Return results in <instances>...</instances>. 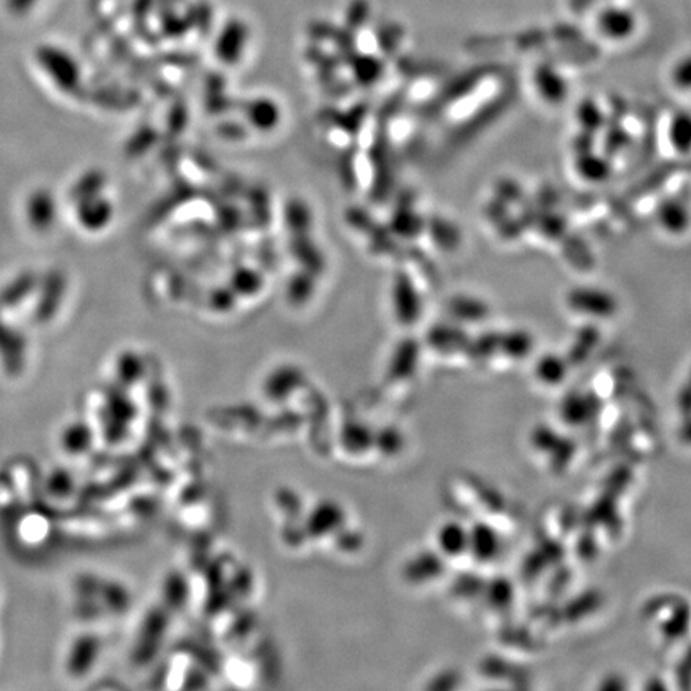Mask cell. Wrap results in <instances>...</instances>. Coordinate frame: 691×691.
Here are the masks:
<instances>
[{
	"label": "cell",
	"instance_id": "12",
	"mask_svg": "<svg viewBox=\"0 0 691 691\" xmlns=\"http://www.w3.org/2000/svg\"><path fill=\"white\" fill-rule=\"evenodd\" d=\"M669 143L680 156H688L691 152V114L677 112L672 116L668 128Z\"/></svg>",
	"mask_w": 691,
	"mask_h": 691
},
{
	"label": "cell",
	"instance_id": "27",
	"mask_svg": "<svg viewBox=\"0 0 691 691\" xmlns=\"http://www.w3.org/2000/svg\"><path fill=\"white\" fill-rule=\"evenodd\" d=\"M536 221L540 223L541 232L549 239H559V237L565 236V232H567V223H565L564 218L552 215V213Z\"/></svg>",
	"mask_w": 691,
	"mask_h": 691
},
{
	"label": "cell",
	"instance_id": "32",
	"mask_svg": "<svg viewBox=\"0 0 691 691\" xmlns=\"http://www.w3.org/2000/svg\"><path fill=\"white\" fill-rule=\"evenodd\" d=\"M599 0H568V4L572 7L573 12L583 13L588 12L589 8L594 7Z\"/></svg>",
	"mask_w": 691,
	"mask_h": 691
},
{
	"label": "cell",
	"instance_id": "22",
	"mask_svg": "<svg viewBox=\"0 0 691 691\" xmlns=\"http://www.w3.org/2000/svg\"><path fill=\"white\" fill-rule=\"evenodd\" d=\"M453 314L469 322H480L488 316V306L477 298H458L453 301Z\"/></svg>",
	"mask_w": 691,
	"mask_h": 691
},
{
	"label": "cell",
	"instance_id": "29",
	"mask_svg": "<svg viewBox=\"0 0 691 691\" xmlns=\"http://www.w3.org/2000/svg\"><path fill=\"white\" fill-rule=\"evenodd\" d=\"M573 452H575V447H573L572 442L568 440H559V444L552 448V453H554V464L557 468H565L570 460H572Z\"/></svg>",
	"mask_w": 691,
	"mask_h": 691
},
{
	"label": "cell",
	"instance_id": "10",
	"mask_svg": "<svg viewBox=\"0 0 691 691\" xmlns=\"http://www.w3.org/2000/svg\"><path fill=\"white\" fill-rule=\"evenodd\" d=\"M501 543L498 533L492 527L485 524H477L469 532V546L476 559L488 560L495 559L500 552Z\"/></svg>",
	"mask_w": 691,
	"mask_h": 691
},
{
	"label": "cell",
	"instance_id": "9",
	"mask_svg": "<svg viewBox=\"0 0 691 691\" xmlns=\"http://www.w3.org/2000/svg\"><path fill=\"white\" fill-rule=\"evenodd\" d=\"M39 287V279L31 271L21 272L10 284L0 290V311L2 309L15 308L21 301L36 292Z\"/></svg>",
	"mask_w": 691,
	"mask_h": 691
},
{
	"label": "cell",
	"instance_id": "13",
	"mask_svg": "<svg viewBox=\"0 0 691 691\" xmlns=\"http://www.w3.org/2000/svg\"><path fill=\"white\" fill-rule=\"evenodd\" d=\"M567 370L568 360L556 354H546L541 357L535 367L536 378L548 386H557L560 381H564Z\"/></svg>",
	"mask_w": 691,
	"mask_h": 691
},
{
	"label": "cell",
	"instance_id": "18",
	"mask_svg": "<svg viewBox=\"0 0 691 691\" xmlns=\"http://www.w3.org/2000/svg\"><path fill=\"white\" fill-rule=\"evenodd\" d=\"M504 356L512 359H524L533 351V338L527 332H509L500 335V348Z\"/></svg>",
	"mask_w": 691,
	"mask_h": 691
},
{
	"label": "cell",
	"instance_id": "23",
	"mask_svg": "<svg viewBox=\"0 0 691 691\" xmlns=\"http://www.w3.org/2000/svg\"><path fill=\"white\" fill-rule=\"evenodd\" d=\"M485 591H487L488 602L496 608L508 607L514 599V589H512L511 583L508 580H503V578L492 581Z\"/></svg>",
	"mask_w": 691,
	"mask_h": 691
},
{
	"label": "cell",
	"instance_id": "33",
	"mask_svg": "<svg viewBox=\"0 0 691 691\" xmlns=\"http://www.w3.org/2000/svg\"><path fill=\"white\" fill-rule=\"evenodd\" d=\"M620 680L621 679H618V677H615V679H613V677H610V679H608V682L602 684V688H604V690H621V688H624V684L623 682H620Z\"/></svg>",
	"mask_w": 691,
	"mask_h": 691
},
{
	"label": "cell",
	"instance_id": "6",
	"mask_svg": "<svg viewBox=\"0 0 691 691\" xmlns=\"http://www.w3.org/2000/svg\"><path fill=\"white\" fill-rule=\"evenodd\" d=\"M655 220L669 236H684L691 228L690 208L682 200L666 197L656 205Z\"/></svg>",
	"mask_w": 691,
	"mask_h": 691
},
{
	"label": "cell",
	"instance_id": "20",
	"mask_svg": "<svg viewBox=\"0 0 691 691\" xmlns=\"http://www.w3.org/2000/svg\"><path fill=\"white\" fill-rule=\"evenodd\" d=\"M104 178L100 172H87L80 176L79 180L74 183L71 188V199L80 202V200L88 199V197H95L100 194L103 188Z\"/></svg>",
	"mask_w": 691,
	"mask_h": 691
},
{
	"label": "cell",
	"instance_id": "30",
	"mask_svg": "<svg viewBox=\"0 0 691 691\" xmlns=\"http://www.w3.org/2000/svg\"><path fill=\"white\" fill-rule=\"evenodd\" d=\"M629 143V135L623 132L621 128H612L610 133L607 135V156H610V152H620L621 149L626 148Z\"/></svg>",
	"mask_w": 691,
	"mask_h": 691
},
{
	"label": "cell",
	"instance_id": "28",
	"mask_svg": "<svg viewBox=\"0 0 691 691\" xmlns=\"http://www.w3.org/2000/svg\"><path fill=\"white\" fill-rule=\"evenodd\" d=\"M559 440L556 432L548 428L536 429L535 434H533V444L544 452H552V448L559 444Z\"/></svg>",
	"mask_w": 691,
	"mask_h": 691
},
{
	"label": "cell",
	"instance_id": "19",
	"mask_svg": "<svg viewBox=\"0 0 691 691\" xmlns=\"http://www.w3.org/2000/svg\"><path fill=\"white\" fill-rule=\"evenodd\" d=\"M440 544L450 556H460L469 546V532L461 525L448 524L440 532Z\"/></svg>",
	"mask_w": 691,
	"mask_h": 691
},
{
	"label": "cell",
	"instance_id": "31",
	"mask_svg": "<svg viewBox=\"0 0 691 691\" xmlns=\"http://www.w3.org/2000/svg\"><path fill=\"white\" fill-rule=\"evenodd\" d=\"M677 677L680 680H685L684 687H688L691 684V648L688 650L687 655H685L684 660H682V666H679Z\"/></svg>",
	"mask_w": 691,
	"mask_h": 691
},
{
	"label": "cell",
	"instance_id": "21",
	"mask_svg": "<svg viewBox=\"0 0 691 691\" xmlns=\"http://www.w3.org/2000/svg\"><path fill=\"white\" fill-rule=\"evenodd\" d=\"M562 416L570 424H583L591 416V400L584 396H570L562 405Z\"/></svg>",
	"mask_w": 691,
	"mask_h": 691
},
{
	"label": "cell",
	"instance_id": "26",
	"mask_svg": "<svg viewBox=\"0 0 691 691\" xmlns=\"http://www.w3.org/2000/svg\"><path fill=\"white\" fill-rule=\"evenodd\" d=\"M672 85L680 92H691V55L674 64L671 71Z\"/></svg>",
	"mask_w": 691,
	"mask_h": 691
},
{
	"label": "cell",
	"instance_id": "25",
	"mask_svg": "<svg viewBox=\"0 0 691 691\" xmlns=\"http://www.w3.org/2000/svg\"><path fill=\"white\" fill-rule=\"evenodd\" d=\"M469 348H471L474 359H488L500 348V335L487 333V335L479 336V338L472 341Z\"/></svg>",
	"mask_w": 691,
	"mask_h": 691
},
{
	"label": "cell",
	"instance_id": "11",
	"mask_svg": "<svg viewBox=\"0 0 691 691\" xmlns=\"http://www.w3.org/2000/svg\"><path fill=\"white\" fill-rule=\"evenodd\" d=\"M77 218L84 228L95 231L108 223L111 218V207L106 200L98 196L88 197L77 202Z\"/></svg>",
	"mask_w": 691,
	"mask_h": 691
},
{
	"label": "cell",
	"instance_id": "1",
	"mask_svg": "<svg viewBox=\"0 0 691 691\" xmlns=\"http://www.w3.org/2000/svg\"><path fill=\"white\" fill-rule=\"evenodd\" d=\"M40 68L47 72L48 77L55 82L56 87L64 93L79 92L80 74L79 64L61 48L44 45L36 53Z\"/></svg>",
	"mask_w": 691,
	"mask_h": 691
},
{
	"label": "cell",
	"instance_id": "16",
	"mask_svg": "<svg viewBox=\"0 0 691 691\" xmlns=\"http://www.w3.org/2000/svg\"><path fill=\"white\" fill-rule=\"evenodd\" d=\"M576 122L580 125L581 132L596 135L599 130H604L605 116L604 111L596 101L584 100L576 109Z\"/></svg>",
	"mask_w": 691,
	"mask_h": 691
},
{
	"label": "cell",
	"instance_id": "5",
	"mask_svg": "<svg viewBox=\"0 0 691 691\" xmlns=\"http://www.w3.org/2000/svg\"><path fill=\"white\" fill-rule=\"evenodd\" d=\"M637 18L629 8L608 5L597 15V29L610 40H626L636 32Z\"/></svg>",
	"mask_w": 691,
	"mask_h": 691
},
{
	"label": "cell",
	"instance_id": "7",
	"mask_svg": "<svg viewBox=\"0 0 691 691\" xmlns=\"http://www.w3.org/2000/svg\"><path fill=\"white\" fill-rule=\"evenodd\" d=\"M29 224L36 231L44 232L53 228L58 216V204L55 196L48 189H37L32 192L26 205Z\"/></svg>",
	"mask_w": 691,
	"mask_h": 691
},
{
	"label": "cell",
	"instance_id": "8",
	"mask_svg": "<svg viewBox=\"0 0 691 691\" xmlns=\"http://www.w3.org/2000/svg\"><path fill=\"white\" fill-rule=\"evenodd\" d=\"M573 167H575L576 175L592 184L605 183L613 175L612 162L607 154H597L594 149L576 152Z\"/></svg>",
	"mask_w": 691,
	"mask_h": 691
},
{
	"label": "cell",
	"instance_id": "2",
	"mask_svg": "<svg viewBox=\"0 0 691 691\" xmlns=\"http://www.w3.org/2000/svg\"><path fill=\"white\" fill-rule=\"evenodd\" d=\"M568 308L580 312L584 316L605 317L615 316L618 311V301L612 293L592 287H576L567 293Z\"/></svg>",
	"mask_w": 691,
	"mask_h": 691
},
{
	"label": "cell",
	"instance_id": "34",
	"mask_svg": "<svg viewBox=\"0 0 691 691\" xmlns=\"http://www.w3.org/2000/svg\"><path fill=\"white\" fill-rule=\"evenodd\" d=\"M688 386H691V378H690V383H688Z\"/></svg>",
	"mask_w": 691,
	"mask_h": 691
},
{
	"label": "cell",
	"instance_id": "4",
	"mask_svg": "<svg viewBox=\"0 0 691 691\" xmlns=\"http://www.w3.org/2000/svg\"><path fill=\"white\" fill-rule=\"evenodd\" d=\"M533 85L541 100L549 106H560L570 95L567 80L551 64L536 66L533 71Z\"/></svg>",
	"mask_w": 691,
	"mask_h": 691
},
{
	"label": "cell",
	"instance_id": "17",
	"mask_svg": "<svg viewBox=\"0 0 691 691\" xmlns=\"http://www.w3.org/2000/svg\"><path fill=\"white\" fill-rule=\"evenodd\" d=\"M691 612L687 602H679L676 600L672 605L671 615L668 620H664L663 632L664 636L669 639H680L687 634L688 626H690Z\"/></svg>",
	"mask_w": 691,
	"mask_h": 691
},
{
	"label": "cell",
	"instance_id": "3",
	"mask_svg": "<svg viewBox=\"0 0 691 691\" xmlns=\"http://www.w3.org/2000/svg\"><path fill=\"white\" fill-rule=\"evenodd\" d=\"M66 288H68V279H66V274L63 271L50 269L45 274L44 279L40 280L39 287H37L39 298H37L36 309H34L37 322H48L56 316V312L60 311L64 295H66Z\"/></svg>",
	"mask_w": 691,
	"mask_h": 691
},
{
	"label": "cell",
	"instance_id": "24",
	"mask_svg": "<svg viewBox=\"0 0 691 691\" xmlns=\"http://www.w3.org/2000/svg\"><path fill=\"white\" fill-rule=\"evenodd\" d=\"M575 604H570L565 610V616L568 620H581L583 616L588 615V613L594 612L600 605V597L597 592H588V594H583L580 599L573 600Z\"/></svg>",
	"mask_w": 691,
	"mask_h": 691
},
{
	"label": "cell",
	"instance_id": "15",
	"mask_svg": "<svg viewBox=\"0 0 691 691\" xmlns=\"http://www.w3.org/2000/svg\"><path fill=\"white\" fill-rule=\"evenodd\" d=\"M600 340V333L594 325H586L581 328L578 335H576L575 343L572 349L568 352V362L578 365L583 364L584 360L591 356V352L596 349L597 343Z\"/></svg>",
	"mask_w": 691,
	"mask_h": 691
},
{
	"label": "cell",
	"instance_id": "14",
	"mask_svg": "<svg viewBox=\"0 0 691 691\" xmlns=\"http://www.w3.org/2000/svg\"><path fill=\"white\" fill-rule=\"evenodd\" d=\"M23 352L24 338L21 333L0 322V354L4 357L5 364L12 365V367L20 365Z\"/></svg>",
	"mask_w": 691,
	"mask_h": 691
}]
</instances>
